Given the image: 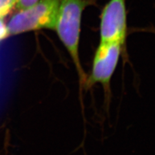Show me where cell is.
<instances>
[{
	"label": "cell",
	"instance_id": "5",
	"mask_svg": "<svg viewBox=\"0 0 155 155\" xmlns=\"http://www.w3.org/2000/svg\"><path fill=\"white\" fill-rule=\"evenodd\" d=\"M16 2L17 0H0V19L7 15Z\"/></svg>",
	"mask_w": 155,
	"mask_h": 155
},
{
	"label": "cell",
	"instance_id": "4",
	"mask_svg": "<svg viewBox=\"0 0 155 155\" xmlns=\"http://www.w3.org/2000/svg\"><path fill=\"white\" fill-rule=\"evenodd\" d=\"M127 35L125 0H110L101 14L100 41H118L125 47Z\"/></svg>",
	"mask_w": 155,
	"mask_h": 155
},
{
	"label": "cell",
	"instance_id": "2",
	"mask_svg": "<svg viewBox=\"0 0 155 155\" xmlns=\"http://www.w3.org/2000/svg\"><path fill=\"white\" fill-rule=\"evenodd\" d=\"M60 0H39L28 8L21 10L10 19L7 36L40 30H54Z\"/></svg>",
	"mask_w": 155,
	"mask_h": 155
},
{
	"label": "cell",
	"instance_id": "8",
	"mask_svg": "<svg viewBox=\"0 0 155 155\" xmlns=\"http://www.w3.org/2000/svg\"><path fill=\"white\" fill-rule=\"evenodd\" d=\"M152 31H154V32H155V28H154L153 29V30H152Z\"/></svg>",
	"mask_w": 155,
	"mask_h": 155
},
{
	"label": "cell",
	"instance_id": "7",
	"mask_svg": "<svg viewBox=\"0 0 155 155\" xmlns=\"http://www.w3.org/2000/svg\"><path fill=\"white\" fill-rule=\"evenodd\" d=\"M7 36V27L1 19H0V41L4 40Z\"/></svg>",
	"mask_w": 155,
	"mask_h": 155
},
{
	"label": "cell",
	"instance_id": "3",
	"mask_svg": "<svg viewBox=\"0 0 155 155\" xmlns=\"http://www.w3.org/2000/svg\"><path fill=\"white\" fill-rule=\"evenodd\" d=\"M125 52V47L118 41L102 42L94 52L90 74L87 76L84 88L89 89L96 84L104 87L105 95L110 94V84L117 67L120 56Z\"/></svg>",
	"mask_w": 155,
	"mask_h": 155
},
{
	"label": "cell",
	"instance_id": "6",
	"mask_svg": "<svg viewBox=\"0 0 155 155\" xmlns=\"http://www.w3.org/2000/svg\"><path fill=\"white\" fill-rule=\"evenodd\" d=\"M39 0H17L16 7L21 11L32 7Z\"/></svg>",
	"mask_w": 155,
	"mask_h": 155
},
{
	"label": "cell",
	"instance_id": "1",
	"mask_svg": "<svg viewBox=\"0 0 155 155\" xmlns=\"http://www.w3.org/2000/svg\"><path fill=\"white\" fill-rule=\"evenodd\" d=\"M95 2L96 0H60L54 27L71 58L83 88L87 76L81 64L79 54L81 19L85 9Z\"/></svg>",
	"mask_w": 155,
	"mask_h": 155
}]
</instances>
